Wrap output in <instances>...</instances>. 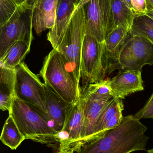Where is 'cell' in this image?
Returning a JSON list of instances; mask_svg holds the SVG:
<instances>
[{
    "label": "cell",
    "mask_w": 153,
    "mask_h": 153,
    "mask_svg": "<svg viewBox=\"0 0 153 153\" xmlns=\"http://www.w3.org/2000/svg\"><path fill=\"white\" fill-rule=\"evenodd\" d=\"M147 128L133 115L124 117L117 126L84 144L74 153H130L145 151Z\"/></svg>",
    "instance_id": "1"
},
{
    "label": "cell",
    "mask_w": 153,
    "mask_h": 153,
    "mask_svg": "<svg viewBox=\"0 0 153 153\" xmlns=\"http://www.w3.org/2000/svg\"><path fill=\"white\" fill-rule=\"evenodd\" d=\"M40 75L44 84L66 102L74 104L81 98L80 85L56 49H53L45 57Z\"/></svg>",
    "instance_id": "2"
},
{
    "label": "cell",
    "mask_w": 153,
    "mask_h": 153,
    "mask_svg": "<svg viewBox=\"0 0 153 153\" xmlns=\"http://www.w3.org/2000/svg\"><path fill=\"white\" fill-rule=\"evenodd\" d=\"M9 113L25 139L42 144L59 143L58 134L49 122L36 109L20 100L15 94Z\"/></svg>",
    "instance_id": "3"
},
{
    "label": "cell",
    "mask_w": 153,
    "mask_h": 153,
    "mask_svg": "<svg viewBox=\"0 0 153 153\" xmlns=\"http://www.w3.org/2000/svg\"><path fill=\"white\" fill-rule=\"evenodd\" d=\"M86 24L85 10L82 7L72 17L67 32L56 49L62 54L79 85L81 78L82 48L86 34Z\"/></svg>",
    "instance_id": "4"
},
{
    "label": "cell",
    "mask_w": 153,
    "mask_h": 153,
    "mask_svg": "<svg viewBox=\"0 0 153 153\" xmlns=\"http://www.w3.org/2000/svg\"><path fill=\"white\" fill-rule=\"evenodd\" d=\"M145 65H153V44L129 33L116 58L109 63L107 71L110 74L117 69L142 71Z\"/></svg>",
    "instance_id": "5"
},
{
    "label": "cell",
    "mask_w": 153,
    "mask_h": 153,
    "mask_svg": "<svg viewBox=\"0 0 153 153\" xmlns=\"http://www.w3.org/2000/svg\"><path fill=\"white\" fill-rule=\"evenodd\" d=\"M108 71L105 45L94 37L86 34L81 57V78L85 86L104 79Z\"/></svg>",
    "instance_id": "6"
},
{
    "label": "cell",
    "mask_w": 153,
    "mask_h": 153,
    "mask_svg": "<svg viewBox=\"0 0 153 153\" xmlns=\"http://www.w3.org/2000/svg\"><path fill=\"white\" fill-rule=\"evenodd\" d=\"M15 71V95L20 100L36 109L46 120L45 84L23 62L16 67Z\"/></svg>",
    "instance_id": "7"
},
{
    "label": "cell",
    "mask_w": 153,
    "mask_h": 153,
    "mask_svg": "<svg viewBox=\"0 0 153 153\" xmlns=\"http://www.w3.org/2000/svg\"><path fill=\"white\" fill-rule=\"evenodd\" d=\"M32 27V10L21 7L5 24L0 27V58L17 41L31 44Z\"/></svg>",
    "instance_id": "8"
},
{
    "label": "cell",
    "mask_w": 153,
    "mask_h": 153,
    "mask_svg": "<svg viewBox=\"0 0 153 153\" xmlns=\"http://www.w3.org/2000/svg\"><path fill=\"white\" fill-rule=\"evenodd\" d=\"M86 16V34L105 45L107 35L114 29L111 0H91L83 6Z\"/></svg>",
    "instance_id": "9"
},
{
    "label": "cell",
    "mask_w": 153,
    "mask_h": 153,
    "mask_svg": "<svg viewBox=\"0 0 153 153\" xmlns=\"http://www.w3.org/2000/svg\"><path fill=\"white\" fill-rule=\"evenodd\" d=\"M84 108V98L81 94L79 100L67 111L63 130L58 134L59 151L72 150L75 153L81 146Z\"/></svg>",
    "instance_id": "10"
},
{
    "label": "cell",
    "mask_w": 153,
    "mask_h": 153,
    "mask_svg": "<svg viewBox=\"0 0 153 153\" xmlns=\"http://www.w3.org/2000/svg\"><path fill=\"white\" fill-rule=\"evenodd\" d=\"M81 1L58 0L55 22L47 34L48 40L53 49H57L62 42Z\"/></svg>",
    "instance_id": "11"
},
{
    "label": "cell",
    "mask_w": 153,
    "mask_h": 153,
    "mask_svg": "<svg viewBox=\"0 0 153 153\" xmlns=\"http://www.w3.org/2000/svg\"><path fill=\"white\" fill-rule=\"evenodd\" d=\"M84 100V121L81 135L82 145L90 141L95 124L106 106L114 98L105 99L84 90L81 93Z\"/></svg>",
    "instance_id": "12"
},
{
    "label": "cell",
    "mask_w": 153,
    "mask_h": 153,
    "mask_svg": "<svg viewBox=\"0 0 153 153\" xmlns=\"http://www.w3.org/2000/svg\"><path fill=\"white\" fill-rule=\"evenodd\" d=\"M110 87L114 98L121 100L129 94L143 91L142 71L122 70L110 79Z\"/></svg>",
    "instance_id": "13"
},
{
    "label": "cell",
    "mask_w": 153,
    "mask_h": 153,
    "mask_svg": "<svg viewBox=\"0 0 153 153\" xmlns=\"http://www.w3.org/2000/svg\"><path fill=\"white\" fill-rule=\"evenodd\" d=\"M45 90L46 120L59 134L63 128L67 111L72 104L64 101L46 85Z\"/></svg>",
    "instance_id": "14"
},
{
    "label": "cell",
    "mask_w": 153,
    "mask_h": 153,
    "mask_svg": "<svg viewBox=\"0 0 153 153\" xmlns=\"http://www.w3.org/2000/svg\"><path fill=\"white\" fill-rule=\"evenodd\" d=\"M58 0H38L32 10V25L37 35L53 28L56 19Z\"/></svg>",
    "instance_id": "15"
},
{
    "label": "cell",
    "mask_w": 153,
    "mask_h": 153,
    "mask_svg": "<svg viewBox=\"0 0 153 153\" xmlns=\"http://www.w3.org/2000/svg\"><path fill=\"white\" fill-rule=\"evenodd\" d=\"M0 67V109L2 111H9L15 95L16 71L15 70Z\"/></svg>",
    "instance_id": "16"
},
{
    "label": "cell",
    "mask_w": 153,
    "mask_h": 153,
    "mask_svg": "<svg viewBox=\"0 0 153 153\" xmlns=\"http://www.w3.org/2000/svg\"><path fill=\"white\" fill-rule=\"evenodd\" d=\"M130 29L127 26H119L107 35L105 47L107 65L116 58L121 50L130 33Z\"/></svg>",
    "instance_id": "17"
},
{
    "label": "cell",
    "mask_w": 153,
    "mask_h": 153,
    "mask_svg": "<svg viewBox=\"0 0 153 153\" xmlns=\"http://www.w3.org/2000/svg\"><path fill=\"white\" fill-rule=\"evenodd\" d=\"M31 45V44L24 41L14 43L0 58V66L15 70L29 53Z\"/></svg>",
    "instance_id": "18"
},
{
    "label": "cell",
    "mask_w": 153,
    "mask_h": 153,
    "mask_svg": "<svg viewBox=\"0 0 153 153\" xmlns=\"http://www.w3.org/2000/svg\"><path fill=\"white\" fill-rule=\"evenodd\" d=\"M0 139L4 144L12 150H16L26 139L10 115L4 125Z\"/></svg>",
    "instance_id": "19"
},
{
    "label": "cell",
    "mask_w": 153,
    "mask_h": 153,
    "mask_svg": "<svg viewBox=\"0 0 153 153\" xmlns=\"http://www.w3.org/2000/svg\"><path fill=\"white\" fill-rule=\"evenodd\" d=\"M122 108H124V105L120 99L114 98L110 101L99 117L95 124L93 134L90 141L101 136L105 133V127L108 121L118 111Z\"/></svg>",
    "instance_id": "20"
},
{
    "label": "cell",
    "mask_w": 153,
    "mask_h": 153,
    "mask_svg": "<svg viewBox=\"0 0 153 153\" xmlns=\"http://www.w3.org/2000/svg\"><path fill=\"white\" fill-rule=\"evenodd\" d=\"M114 28L119 26L131 28L135 16L124 0H111Z\"/></svg>",
    "instance_id": "21"
},
{
    "label": "cell",
    "mask_w": 153,
    "mask_h": 153,
    "mask_svg": "<svg viewBox=\"0 0 153 153\" xmlns=\"http://www.w3.org/2000/svg\"><path fill=\"white\" fill-rule=\"evenodd\" d=\"M130 33L144 38L153 44V19L147 15L135 16Z\"/></svg>",
    "instance_id": "22"
},
{
    "label": "cell",
    "mask_w": 153,
    "mask_h": 153,
    "mask_svg": "<svg viewBox=\"0 0 153 153\" xmlns=\"http://www.w3.org/2000/svg\"><path fill=\"white\" fill-rule=\"evenodd\" d=\"M88 92L105 99L114 98L110 87V79H104L98 82L90 84L84 87Z\"/></svg>",
    "instance_id": "23"
},
{
    "label": "cell",
    "mask_w": 153,
    "mask_h": 153,
    "mask_svg": "<svg viewBox=\"0 0 153 153\" xmlns=\"http://www.w3.org/2000/svg\"><path fill=\"white\" fill-rule=\"evenodd\" d=\"M17 0H0V27L6 23L20 8Z\"/></svg>",
    "instance_id": "24"
},
{
    "label": "cell",
    "mask_w": 153,
    "mask_h": 153,
    "mask_svg": "<svg viewBox=\"0 0 153 153\" xmlns=\"http://www.w3.org/2000/svg\"><path fill=\"white\" fill-rule=\"evenodd\" d=\"M134 117L139 120L143 119H153V94L144 107L136 113Z\"/></svg>",
    "instance_id": "25"
},
{
    "label": "cell",
    "mask_w": 153,
    "mask_h": 153,
    "mask_svg": "<svg viewBox=\"0 0 153 153\" xmlns=\"http://www.w3.org/2000/svg\"><path fill=\"white\" fill-rule=\"evenodd\" d=\"M131 3L135 16L146 14L147 11L146 0H131Z\"/></svg>",
    "instance_id": "26"
},
{
    "label": "cell",
    "mask_w": 153,
    "mask_h": 153,
    "mask_svg": "<svg viewBox=\"0 0 153 153\" xmlns=\"http://www.w3.org/2000/svg\"><path fill=\"white\" fill-rule=\"evenodd\" d=\"M37 1L38 0H26L23 7L27 10H32Z\"/></svg>",
    "instance_id": "27"
},
{
    "label": "cell",
    "mask_w": 153,
    "mask_h": 153,
    "mask_svg": "<svg viewBox=\"0 0 153 153\" xmlns=\"http://www.w3.org/2000/svg\"><path fill=\"white\" fill-rule=\"evenodd\" d=\"M147 11L146 15L149 16L153 19V6L147 4Z\"/></svg>",
    "instance_id": "28"
},
{
    "label": "cell",
    "mask_w": 153,
    "mask_h": 153,
    "mask_svg": "<svg viewBox=\"0 0 153 153\" xmlns=\"http://www.w3.org/2000/svg\"><path fill=\"white\" fill-rule=\"evenodd\" d=\"M90 1H91V0H81V1H80V3H79V4H78L77 8H76V10H75V13L79 9L81 8V7H83V6H84V5H85L87 3L89 2Z\"/></svg>",
    "instance_id": "29"
},
{
    "label": "cell",
    "mask_w": 153,
    "mask_h": 153,
    "mask_svg": "<svg viewBox=\"0 0 153 153\" xmlns=\"http://www.w3.org/2000/svg\"><path fill=\"white\" fill-rule=\"evenodd\" d=\"M124 1L127 4L128 7L133 11V8H132V3H131V0H124Z\"/></svg>",
    "instance_id": "30"
},
{
    "label": "cell",
    "mask_w": 153,
    "mask_h": 153,
    "mask_svg": "<svg viewBox=\"0 0 153 153\" xmlns=\"http://www.w3.org/2000/svg\"><path fill=\"white\" fill-rule=\"evenodd\" d=\"M56 153H74V152L72 150H66V151H59L58 152Z\"/></svg>",
    "instance_id": "31"
},
{
    "label": "cell",
    "mask_w": 153,
    "mask_h": 153,
    "mask_svg": "<svg viewBox=\"0 0 153 153\" xmlns=\"http://www.w3.org/2000/svg\"><path fill=\"white\" fill-rule=\"evenodd\" d=\"M17 1L19 4L21 6H23V5H24L26 0H17Z\"/></svg>",
    "instance_id": "32"
},
{
    "label": "cell",
    "mask_w": 153,
    "mask_h": 153,
    "mask_svg": "<svg viewBox=\"0 0 153 153\" xmlns=\"http://www.w3.org/2000/svg\"><path fill=\"white\" fill-rule=\"evenodd\" d=\"M147 4H149L150 5L153 6V0H146Z\"/></svg>",
    "instance_id": "33"
},
{
    "label": "cell",
    "mask_w": 153,
    "mask_h": 153,
    "mask_svg": "<svg viewBox=\"0 0 153 153\" xmlns=\"http://www.w3.org/2000/svg\"><path fill=\"white\" fill-rule=\"evenodd\" d=\"M147 153H153V149L148 150V151H147Z\"/></svg>",
    "instance_id": "34"
}]
</instances>
